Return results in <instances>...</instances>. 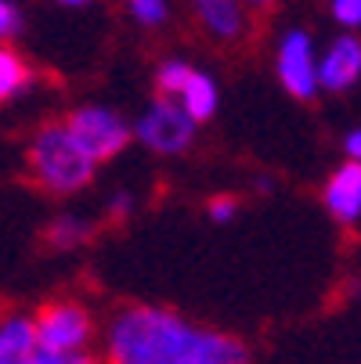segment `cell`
Segmentation results:
<instances>
[{"instance_id": "9c48e42d", "label": "cell", "mask_w": 361, "mask_h": 364, "mask_svg": "<svg viewBox=\"0 0 361 364\" xmlns=\"http://www.w3.org/2000/svg\"><path fill=\"white\" fill-rule=\"evenodd\" d=\"M195 18L217 40H239L246 29V4L242 0H192Z\"/></svg>"}, {"instance_id": "ba28073f", "label": "cell", "mask_w": 361, "mask_h": 364, "mask_svg": "<svg viewBox=\"0 0 361 364\" xmlns=\"http://www.w3.org/2000/svg\"><path fill=\"white\" fill-rule=\"evenodd\" d=\"M322 198H325V210H329L340 224L354 228L357 217H361V166H357V163H343V166L329 177Z\"/></svg>"}, {"instance_id": "277c9868", "label": "cell", "mask_w": 361, "mask_h": 364, "mask_svg": "<svg viewBox=\"0 0 361 364\" xmlns=\"http://www.w3.org/2000/svg\"><path fill=\"white\" fill-rule=\"evenodd\" d=\"M134 137L156 155H181L195 141V123L184 116V109L174 97H159L156 105L137 119Z\"/></svg>"}, {"instance_id": "2e32d148", "label": "cell", "mask_w": 361, "mask_h": 364, "mask_svg": "<svg viewBox=\"0 0 361 364\" xmlns=\"http://www.w3.org/2000/svg\"><path fill=\"white\" fill-rule=\"evenodd\" d=\"M19 29H22V15H19V8L11 4V0H0V43L11 40Z\"/></svg>"}, {"instance_id": "ffe728a7", "label": "cell", "mask_w": 361, "mask_h": 364, "mask_svg": "<svg viewBox=\"0 0 361 364\" xmlns=\"http://www.w3.org/2000/svg\"><path fill=\"white\" fill-rule=\"evenodd\" d=\"M343 151H347V163H357V155H361V130H350L347 134Z\"/></svg>"}, {"instance_id": "e0dca14e", "label": "cell", "mask_w": 361, "mask_h": 364, "mask_svg": "<svg viewBox=\"0 0 361 364\" xmlns=\"http://www.w3.org/2000/svg\"><path fill=\"white\" fill-rule=\"evenodd\" d=\"M333 18L343 29H354L361 22V0H333Z\"/></svg>"}, {"instance_id": "52a82bcc", "label": "cell", "mask_w": 361, "mask_h": 364, "mask_svg": "<svg viewBox=\"0 0 361 364\" xmlns=\"http://www.w3.org/2000/svg\"><path fill=\"white\" fill-rule=\"evenodd\" d=\"M315 73H318V90L340 94V90L354 87V80L361 73V43H357V36H340L325 50V58L315 65Z\"/></svg>"}, {"instance_id": "8992f818", "label": "cell", "mask_w": 361, "mask_h": 364, "mask_svg": "<svg viewBox=\"0 0 361 364\" xmlns=\"http://www.w3.org/2000/svg\"><path fill=\"white\" fill-rule=\"evenodd\" d=\"M315 43L311 36H307L303 29H289L278 43V80L282 87L307 101V97H315L318 94V73H315Z\"/></svg>"}, {"instance_id": "9a60e30c", "label": "cell", "mask_w": 361, "mask_h": 364, "mask_svg": "<svg viewBox=\"0 0 361 364\" xmlns=\"http://www.w3.org/2000/svg\"><path fill=\"white\" fill-rule=\"evenodd\" d=\"M188 76H192V65H184V62H163L159 65V94L163 97H177L181 87L188 83Z\"/></svg>"}, {"instance_id": "5b68a950", "label": "cell", "mask_w": 361, "mask_h": 364, "mask_svg": "<svg viewBox=\"0 0 361 364\" xmlns=\"http://www.w3.org/2000/svg\"><path fill=\"white\" fill-rule=\"evenodd\" d=\"M69 134L76 137V144L90 155L94 163L101 159H113L116 151H123V144L130 141V127L109 112V109H101V105H83L76 109L69 119H66Z\"/></svg>"}, {"instance_id": "603a6c76", "label": "cell", "mask_w": 361, "mask_h": 364, "mask_svg": "<svg viewBox=\"0 0 361 364\" xmlns=\"http://www.w3.org/2000/svg\"><path fill=\"white\" fill-rule=\"evenodd\" d=\"M58 4H69V8H80V4H90V0H58Z\"/></svg>"}, {"instance_id": "4fadbf2b", "label": "cell", "mask_w": 361, "mask_h": 364, "mask_svg": "<svg viewBox=\"0 0 361 364\" xmlns=\"http://www.w3.org/2000/svg\"><path fill=\"white\" fill-rule=\"evenodd\" d=\"M87 235H90V228L80 217H58L51 224V245L55 249H76Z\"/></svg>"}, {"instance_id": "30bf717a", "label": "cell", "mask_w": 361, "mask_h": 364, "mask_svg": "<svg viewBox=\"0 0 361 364\" xmlns=\"http://www.w3.org/2000/svg\"><path fill=\"white\" fill-rule=\"evenodd\" d=\"M174 101L184 109V116H188L192 123H206V119L217 112V83L206 76V73L192 69L188 83L181 87V94H177Z\"/></svg>"}, {"instance_id": "5bb4252c", "label": "cell", "mask_w": 361, "mask_h": 364, "mask_svg": "<svg viewBox=\"0 0 361 364\" xmlns=\"http://www.w3.org/2000/svg\"><path fill=\"white\" fill-rule=\"evenodd\" d=\"M127 8H130V18L141 26H163L170 15L167 0H127Z\"/></svg>"}, {"instance_id": "d6986e66", "label": "cell", "mask_w": 361, "mask_h": 364, "mask_svg": "<svg viewBox=\"0 0 361 364\" xmlns=\"http://www.w3.org/2000/svg\"><path fill=\"white\" fill-rule=\"evenodd\" d=\"M235 213H239V202H235V198H228V195H221V198H214V202H210V217H214L217 224L231 220Z\"/></svg>"}, {"instance_id": "8fae6325", "label": "cell", "mask_w": 361, "mask_h": 364, "mask_svg": "<svg viewBox=\"0 0 361 364\" xmlns=\"http://www.w3.org/2000/svg\"><path fill=\"white\" fill-rule=\"evenodd\" d=\"M33 350H36V339H33L29 318L0 321V364H26Z\"/></svg>"}, {"instance_id": "44dd1931", "label": "cell", "mask_w": 361, "mask_h": 364, "mask_svg": "<svg viewBox=\"0 0 361 364\" xmlns=\"http://www.w3.org/2000/svg\"><path fill=\"white\" fill-rule=\"evenodd\" d=\"M109 213H116V217H127V213H130V198H127V195H120L116 202H109Z\"/></svg>"}, {"instance_id": "ac0fdd59", "label": "cell", "mask_w": 361, "mask_h": 364, "mask_svg": "<svg viewBox=\"0 0 361 364\" xmlns=\"http://www.w3.org/2000/svg\"><path fill=\"white\" fill-rule=\"evenodd\" d=\"M26 364H94L83 353H47V350H33Z\"/></svg>"}, {"instance_id": "6da1fadb", "label": "cell", "mask_w": 361, "mask_h": 364, "mask_svg": "<svg viewBox=\"0 0 361 364\" xmlns=\"http://www.w3.org/2000/svg\"><path fill=\"white\" fill-rule=\"evenodd\" d=\"M113 364H249V350L224 332L184 321L167 306H127L109 328Z\"/></svg>"}, {"instance_id": "3957f363", "label": "cell", "mask_w": 361, "mask_h": 364, "mask_svg": "<svg viewBox=\"0 0 361 364\" xmlns=\"http://www.w3.org/2000/svg\"><path fill=\"white\" fill-rule=\"evenodd\" d=\"M33 339L47 353H80L90 339V314L80 303H47L33 321Z\"/></svg>"}, {"instance_id": "7402d4cb", "label": "cell", "mask_w": 361, "mask_h": 364, "mask_svg": "<svg viewBox=\"0 0 361 364\" xmlns=\"http://www.w3.org/2000/svg\"><path fill=\"white\" fill-rule=\"evenodd\" d=\"M242 4H249V8H256V11H261V8H271L275 0H242Z\"/></svg>"}, {"instance_id": "7a4b0ae2", "label": "cell", "mask_w": 361, "mask_h": 364, "mask_svg": "<svg viewBox=\"0 0 361 364\" xmlns=\"http://www.w3.org/2000/svg\"><path fill=\"white\" fill-rule=\"evenodd\" d=\"M94 159L76 144L66 123H51L33 137L29 148V170L36 184L51 195H73L94 177Z\"/></svg>"}, {"instance_id": "7c38bea8", "label": "cell", "mask_w": 361, "mask_h": 364, "mask_svg": "<svg viewBox=\"0 0 361 364\" xmlns=\"http://www.w3.org/2000/svg\"><path fill=\"white\" fill-rule=\"evenodd\" d=\"M29 87V69L15 50L0 47V101H11L15 94H22Z\"/></svg>"}]
</instances>
